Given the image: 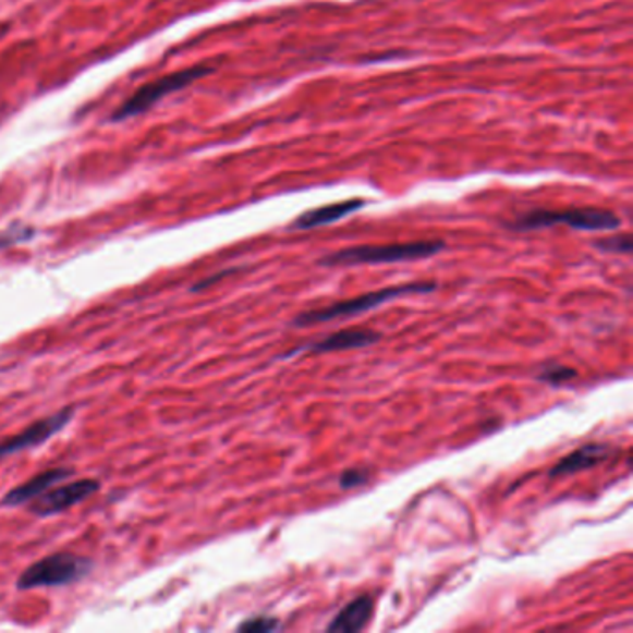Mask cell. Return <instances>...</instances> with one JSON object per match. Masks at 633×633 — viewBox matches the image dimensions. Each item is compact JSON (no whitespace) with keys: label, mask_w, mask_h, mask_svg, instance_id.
<instances>
[{"label":"cell","mask_w":633,"mask_h":633,"mask_svg":"<svg viewBox=\"0 0 633 633\" xmlns=\"http://www.w3.org/2000/svg\"><path fill=\"white\" fill-rule=\"evenodd\" d=\"M437 289L435 282H407V284H395L389 289L376 290L368 294L344 300V302L332 303L329 307L318 308V311H307L294 318V327H313L327 321L339 320V318H350L358 314L370 313L374 308L381 307L385 303L403 297V295L429 294Z\"/></svg>","instance_id":"obj_1"},{"label":"cell","mask_w":633,"mask_h":633,"mask_svg":"<svg viewBox=\"0 0 633 633\" xmlns=\"http://www.w3.org/2000/svg\"><path fill=\"white\" fill-rule=\"evenodd\" d=\"M442 240H418L407 244L357 245L345 247L321 258V266H363V264L411 263L439 255L445 249Z\"/></svg>","instance_id":"obj_2"},{"label":"cell","mask_w":633,"mask_h":633,"mask_svg":"<svg viewBox=\"0 0 633 633\" xmlns=\"http://www.w3.org/2000/svg\"><path fill=\"white\" fill-rule=\"evenodd\" d=\"M621 218L606 208H569V210H532L513 223V231H539L548 227L567 226L576 231L604 232L614 231L621 227Z\"/></svg>","instance_id":"obj_3"},{"label":"cell","mask_w":633,"mask_h":633,"mask_svg":"<svg viewBox=\"0 0 633 633\" xmlns=\"http://www.w3.org/2000/svg\"><path fill=\"white\" fill-rule=\"evenodd\" d=\"M94 563L89 559L81 558L75 553L58 552L39 559L38 563L31 564L20 580L17 589L31 591L41 587H65L71 583L81 582L92 571Z\"/></svg>","instance_id":"obj_4"},{"label":"cell","mask_w":633,"mask_h":633,"mask_svg":"<svg viewBox=\"0 0 633 633\" xmlns=\"http://www.w3.org/2000/svg\"><path fill=\"white\" fill-rule=\"evenodd\" d=\"M210 71L212 70L207 68V65H195V68L176 71V73H171V75L162 76V78H157V81L145 84V86H142L136 94L131 95V97H129V99H126V101L123 102L115 112H113V123H120V121L131 120V118L142 115V113L147 112L149 108H153V105H157L158 101H162V99L170 97V95L175 94V92L188 88L190 84H194L195 81H199L203 76H207Z\"/></svg>","instance_id":"obj_5"},{"label":"cell","mask_w":633,"mask_h":633,"mask_svg":"<svg viewBox=\"0 0 633 633\" xmlns=\"http://www.w3.org/2000/svg\"><path fill=\"white\" fill-rule=\"evenodd\" d=\"M73 418H75V407H65L51 414V416H47V418L34 422L23 431L0 442V461L10 458L13 453L44 445L47 440L52 439L57 433L62 431L63 427L68 426Z\"/></svg>","instance_id":"obj_6"},{"label":"cell","mask_w":633,"mask_h":633,"mask_svg":"<svg viewBox=\"0 0 633 633\" xmlns=\"http://www.w3.org/2000/svg\"><path fill=\"white\" fill-rule=\"evenodd\" d=\"M99 489H101V483L97 479H89V477L65 483V485L54 487V489L47 490L39 496V500L32 503V513L36 516H54V514L75 508L76 503L88 500L89 496L99 492Z\"/></svg>","instance_id":"obj_7"},{"label":"cell","mask_w":633,"mask_h":633,"mask_svg":"<svg viewBox=\"0 0 633 633\" xmlns=\"http://www.w3.org/2000/svg\"><path fill=\"white\" fill-rule=\"evenodd\" d=\"M379 340H381V332L363 329V327H353V329L332 332L326 339L305 345L302 350H305V352L308 350L311 353L345 352V350L368 348V345L377 344Z\"/></svg>","instance_id":"obj_8"},{"label":"cell","mask_w":633,"mask_h":633,"mask_svg":"<svg viewBox=\"0 0 633 633\" xmlns=\"http://www.w3.org/2000/svg\"><path fill=\"white\" fill-rule=\"evenodd\" d=\"M71 476H73V471H70V468H51V471L41 472V474L32 477V479L23 483L20 487L10 490L2 498V506L15 508V506L32 502V500H36L44 492H47V490H51L58 483L70 479Z\"/></svg>","instance_id":"obj_9"},{"label":"cell","mask_w":633,"mask_h":633,"mask_svg":"<svg viewBox=\"0 0 633 633\" xmlns=\"http://www.w3.org/2000/svg\"><path fill=\"white\" fill-rule=\"evenodd\" d=\"M363 207V199H350V202L332 203V205H326V207L314 208V210L303 212L290 226V229H294V231H311V229H316V227L331 226V223L344 220L345 216L357 212Z\"/></svg>","instance_id":"obj_10"},{"label":"cell","mask_w":633,"mask_h":633,"mask_svg":"<svg viewBox=\"0 0 633 633\" xmlns=\"http://www.w3.org/2000/svg\"><path fill=\"white\" fill-rule=\"evenodd\" d=\"M608 455L609 448L606 445L591 442V445L582 446L561 459L550 471V477L571 476L576 472L589 471V468H595L596 464L602 463L604 459H608Z\"/></svg>","instance_id":"obj_11"},{"label":"cell","mask_w":633,"mask_h":633,"mask_svg":"<svg viewBox=\"0 0 633 633\" xmlns=\"http://www.w3.org/2000/svg\"><path fill=\"white\" fill-rule=\"evenodd\" d=\"M372 613H374V600L370 596H358L332 619L327 630L339 633L361 632L370 621Z\"/></svg>","instance_id":"obj_12"},{"label":"cell","mask_w":633,"mask_h":633,"mask_svg":"<svg viewBox=\"0 0 633 633\" xmlns=\"http://www.w3.org/2000/svg\"><path fill=\"white\" fill-rule=\"evenodd\" d=\"M595 247H598L600 252L628 255V253H632V239L628 234H619V236H611V239L598 240L595 242Z\"/></svg>","instance_id":"obj_13"},{"label":"cell","mask_w":633,"mask_h":633,"mask_svg":"<svg viewBox=\"0 0 633 633\" xmlns=\"http://www.w3.org/2000/svg\"><path fill=\"white\" fill-rule=\"evenodd\" d=\"M576 376V370H572L569 366H550V368H545L537 379L543 382H548V385H553V387H558V385L571 381V379H574Z\"/></svg>","instance_id":"obj_14"},{"label":"cell","mask_w":633,"mask_h":633,"mask_svg":"<svg viewBox=\"0 0 633 633\" xmlns=\"http://www.w3.org/2000/svg\"><path fill=\"white\" fill-rule=\"evenodd\" d=\"M279 628H281V622L273 617H253L249 621L242 622L239 630L249 633H270L276 632Z\"/></svg>","instance_id":"obj_15"},{"label":"cell","mask_w":633,"mask_h":633,"mask_svg":"<svg viewBox=\"0 0 633 633\" xmlns=\"http://www.w3.org/2000/svg\"><path fill=\"white\" fill-rule=\"evenodd\" d=\"M370 479V474L363 471V468H350L345 471L342 476H340V489H357V487H363Z\"/></svg>","instance_id":"obj_16"},{"label":"cell","mask_w":633,"mask_h":633,"mask_svg":"<svg viewBox=\"0 0 633 633\" xmlns=\"http://www.w3.org/2000/svg\"><path fill=\"white\" fill-rule=\"evenodd\" d=\"M32 234H34L32 231H17L7 234V236L0 239V249H4L8 245L17 244V242H25V240L31 239Z\"/></svg>","instance_id":"obj_17"}]
</instances>
